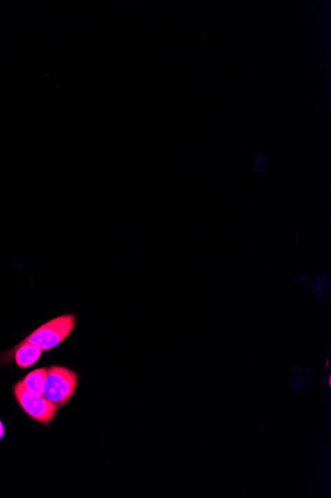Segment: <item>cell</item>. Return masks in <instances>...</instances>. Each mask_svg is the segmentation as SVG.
Wrapping results in <instances>:
<instances>
[{
	"instance_id": "1",
	"label": "cell",
	"mask_w": 331,
	"mask_h": 498,
	"mask_svg": "<svg viewBox=\"0 0 331 498\" xmlns=\"http://www.w3.org/2000/svg\"><path fill=\"white\" fill-rule=\"evenodd\" d=\"M77 319L74 314L55 317L30 333L25 340L44 350L58 346L73 332Z\"/></svg>"
},
{
	"instance_id": "4",
	"label": "cell",
	"mask_w": 331,
	"mask_h": 498,
	"mask_svg": "<svg viewBox=\"0 0 331 498\" xmlns=\"http://www.w3.org/2000/svg\"><path fill=\"white\" fill-rule=\"evenodd\" d=\"M42 353V349L24 339L19 344L16 345L15 348L10 353H8V355H12L15 357L16 364L18 366L28 368L35 364L40 359Z\"/></svg>"
},
{
	"instance_id": "7",
	"label": "cell",
	"mask_w": 331,
	"mask_h": 498,
	"mask_svg": "<svg viewBox=\"0 0 331 498\" xmlns=\"http://www.w3.org/2000/svg\"><path fill=\"white\" fill-rule=\"evenodd\" d=\"M3 435H4L3 425H2L1 421H0V440H1L2 438H3Z\"/></svg>"
},
{
	"instance_id": "5",
	"label": "cell",
	"mask_w": 331,
	"mask_h": 498,
	"mask_svg": "<svg viewBox=\"0 0 331 498\" xmlns=\"http://www.w3.org/2000/svg\"><path fill=\"white\" fill-rule=\"evenodd\" d=\"M46 376H47V368H39L30 372L22 381H20V383L28 391L34 394L43 395Z\"/></svg>"
},
{
	"instance_id": "3",
	"label": "cell",
	"mask_w": 331,
	"mask_h": 498,
	"mask_svg": "<svg viewBox=\"0 0 331 498\" xmlns=\"http://www.w3.org/2000/svg\"><path fill=\"white\" fill-rule=\"evenodd\" d=\"M13 391L22 410L35 421L47 425L56 417L58 406L43 395L28 391L20 382L15 384Z\"/></svg>"
},
{
	"instance_id": "6",
	"label": "cell",
	"mask_w": 331,
	"mask_h": 498,
	"mask_svg": "<svg viewBox=\"0 0 331 498\" xmlns=\"http://www.w3.org/2000/svg\"><path fill=\"white\" fill-rule=\"evenodd\" d=\"M267 161H267L266 154L257 155L256 157H254V159L251 161V168H252L253 170L258 173V175H262V173L266 170Z\"/></svg>"
},
{
	"instance_id": "2",
	"label": "cell",
	"mask_w": 331,
	"mask_h": 498,
	"mask_svg": "<svg viewBox=\"0 0 331 498\" xmlns=\"http://www.w3.org/2000/svg\"><path fill=\"white\" fill-rule=\"evenodd\" d=\"M77 385V375L66 367L52 366L47 369L43 396L57 406H64L72 398Z\"/></svg>"
}]
</instances>
